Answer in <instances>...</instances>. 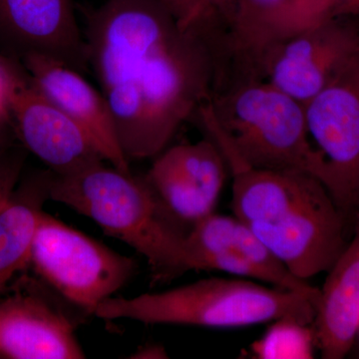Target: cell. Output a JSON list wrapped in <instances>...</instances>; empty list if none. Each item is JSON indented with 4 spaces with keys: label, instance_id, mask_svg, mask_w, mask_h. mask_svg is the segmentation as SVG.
Here are the masks:
<instances>
[{
    "label": "cell",
    "instance_id": "cb8c5ba5",
    "mask_svg": "<svg viewBox=\"0 0 359 359\" xmlns=\"http://www.w3.org/2000/svg\"><path fill=\"white\" fill-rule=\"evenodd\" d=\"M16 136L14 125L0 128V157L15 145Z\"/></svg>",
    "mask_w": 359,
    "mask_h": 359
},
{
    "label": "cell",
    "instance_id": "9a60e30c",
    "mask_svg": "<svg viewBox=\"0 0 359 359\" xmlns=\"http://www.w3.org/2000/svg\"><path fill=\"white\" fill-rule=\"evenodd\" d=\"M51 177L50 170L26 177L0 209V294L29 264L37 224L45 202L50 200Z\"/></svg>",
    "mask_w": 359,
    "mask_h": 359
},
{
    "label": "cell",
    "instance_id": "277c9868",
    "mask_svg": "<svg viewBox=\"0 0 359 359\" xmlns=\"http://www.w3.org/2000/svg\"><path fill=\"white\" fill-rule=\"evenodd\" d=\"M50 200L88 217L111 237L147 259L154 282L190 271L186 235L146 178L95 163L73 173H52Z\"/></svg>",
    "mask_w": 359,
    "mask_h": 359
},
{
    "label": "cell",
    "instance_id": "e0dca14e",
    "mask_svg": "<svg viewBox=\"0 0 359 359\" xmlns=\"http://www.w3.org/2000/svg\"><path fill=\"white\" fill-rule=\"evenodd\" d=\"M165 209L180 224L191 226L214 212L215 205L162 156L145 177Z\"/></svg>",
    "mask_w": 359,
    "mask_h": 359
},
{
    "label": "cell",
    "instance_id": "8992f818",
    "mask_svg": "<svg viewBox=\"0 0 359 359\" xmlns=\"http://www.w3.org/2000/svg\"><path fill=\"white\" fill-rule=\"evenodd\" d=\"M29 264L63 299L94 316L134 275L136 262L43 211Z\"/></svg>",
    "mask_w": 359,
    "mask_h": 359
},
{
    "label": "cell",
    "instance_id": "8fae6325",
    "mask_svg": "<svg viewBox=\"0 0 359 359\" xmlns=\"http://www.w3.org/2000/svg\"><path fill=\"white\" fill-rule=\"evenodd\" d=\"M11 114L23 147L53 174L73 173L105 161L84 130L45 97L27 73L14 92Z\"/></svg>",
    "mask_w": 359,
    "mask_h": 359
},
{
    "label": "cell",
    "instance_id": "484cf974",
    "mask_svg": "<svg viewBox=\"0 0 359 359\" xmlns=\"http://www.w3.org/2000/svg\"><path fill=\"white\" fill-rule=\"evenodd\" d=\"M210 1L212 2V6L219 11L222 18L224 20L230 13L233 0H210Z\"/></svg>",
    "mask_w": 359,
    "mask_h": 359
},
{
    "label": "cell",
    "instance_id": "d6986e66",
    "mask_svg": "<svg viewBox=\"0 0 359 359\" xmlns=\"http://www.w3.org/2000/svg\"><path fill=\"white\" fill-rule=\"evenodd\" d=\"M26 71L16 59L0 53V128L13 126L11 101L14 92L25 77Z\"/></svg>",
    "mask_w": 359,
    "mask_h": 359
},
{
    "label": "cell",
    "instance_id": "52a82bcc",
    "mask_svg": "<svg viewBox=\"0 0 359 359\" xmlns=\"http://www.w3.org/2000/svg\"><path fill=\"white\" fill-rule=\"evenodd\" d=\"M304 107L309 137L325 163L321 183L353 226L359 217V51Z\"/></svg>",
    "mask_w": 359,
    "mask_h": 359
},
{
    "label": "cell",
    "instance_id": "4fadbf2b",
    "mask_svg": "<svg viewBox=\"0 0 359 359\" xmlns=\"http://www.w3.org/2000/svg\"><path fill=\"white\" fill-rule=\"evenodd\" d=\"M353 235L327 271L313 321L316 346L325 359L346 358L359 332V217Z\"/></svg>",
    "mask_w": 359,
    "mask_h": 359
},
{
    "label": "cell",
    "instance_id": "603a6c76",
    "mask_svg": "<svg viewBox=\"0 0 359 359\" xmlns=\"http://www.w3.org/2000/svg\"><path fill=\"white\" fill-rule=\"evenodd\" d=\"M289 1V11H287V25L285 33L292 32L299 20V16L304 11L311 0H287Z\"/></svg>",
    "mask_w": 359,
    "mask_h": 359
},
{
    "label": "cell",
    "instance_id": "7402d4cb",
    "mask_svg": "<svg viewBox=\"0 0 359 359\" xmlns=\"http://www.w3.org/2000/svg\"><path fill=\"white\" fill-rule=\"evenodd\" d=\"M163 6L173 14L183 27H188L197 22L208 13H211L214 6L210 0H157Z\"/></svg>",
    "mask_w": 359,
    "mask_h": 359
},
{
    "label": "cell",
    "instance_id": "2e32d148",
    "mask_svg": "<svg viewBox=\"0 0 359 359\" xmlns=\"http://www.w3.org/2000/svg\"><path fill=\"white\" fill-rule=\"evenodd\" d=\"M163 158L216 207L228 173V165L218 146L208 138L182 144L163 153Z\"/></svg>",
    "mask_w": 359,
    "mask_h": 359
},
{
    "label": "cell",
    "instance_id": "7a4b0ae2",
    "mask_svg": "<svg viewBox=\"0 0 359 359\" xmlns=\"http://www.w3.org/2000/svg\"><path fill=\"white\" fill-rule=\"evenodd\" d=\"M233 214L302 280L330 271L348 226L320 180L299 171L230 167Z\"/></svg>",
    "mask_w": 359,
    "mask_h": 359
},
{
    "label": "cell",
    "instance_id": "ac0fdd59",
    "mask_svg": "<svg viewBox=\"0 0 359 359\" xmlns=\"http://www.w3.org/2000/svg\"><path fill=\"white\" fill-rule=\"evenodd\" d=\"M266 334L255 342L252 351L264 359L313 358L316 346L313 328L290 318L273 321Z\"/></svg>",
    "mask_w": 359,
    "mask_h": 359
},
{
    "label": "cell",
    "instance_id": "d4e9b609",
    "mask_svg": "<svg viewBox=\"0 0 359 359\" xmlns=\"http://www.w3.org/2000/svg\"><path fill=\"white\" fill-rule=\"evenodd\" d=\"M136 358H168L166 351L163 347L152 346L146 347L143 351L136 353Z\"/></svg>",
    "mask_w": 359,
    "mask_h": 359
},
{
    "label": "cell",
    "instance_id": "3957f363",
    "mask_svg": "<svg viewBox=\"0 0 359 359\" xmlns=\"http://www.w3.org/2000/svg\"><path fill=\"white\" fill-rule=\"evenodd\" d=\"M193 118L224 160L257 169L304 172L321 182L325 163L309 137L306 107L266 80L221 85Z\"/></svg>",
    "mask_w": 359,
    "mask_h": 359
},
{
    "label": "cell",
    "instance_id": "30bf717a",
    "mask_svg": "<svg viewBox=\"0 0 359 359\" xmlns=\"http://www.w3.org/2000/svg\"><path fill=\"white\" fill-rule=\"evenodd\" d=\"M0 47L16 60L42 54L80 73L89 68L72 0H0Z\"/></svg>",
    "mask_w": 359,
    "mask_h": 359
},
{
    "label": "cell",
    "instance_id": "6da1fadb",
    "mask_svg": "<svg viewBox=\"0 0 359 359\" xmlns=\"http://www.w3.org/2000/svg\"><path fill=\"white\" fill-rule=\"evenodd\" d=\"M84 39L129 162L159 155L211 98L221 46L215 9L183 27L157 0H106L88 14Z\"/></svg>",
    "mask_w": 359,
    "mask_h": 359
},
{
    "label": "cell",
    "instance_id": "5b68a950",
    "mask_svg": "<svg viewBox=\"0 0 359 359\" xmlns=\"http://www.w3.org/2000/svg\"><path fill=\"white\" fill-rule=\"evenodd\" d=\"M318 302L256 280L211 278L152 294L105 299L94 316L145 325L212 328L250 327L290 318L313 325Z\"/></svg>",
    "mask_w": 359,
    "mask_h": 359
},
{
    "label": "cell",
    "instance_id": "4316f807",
    "mask_svg": "<svg viewBox=\"0 0 359 359\" xmlns=\"http://www.w3.org/2000/svg\"><path fill=\"white\" fill-rule=\"evenodd\" d=\"M358 335H359V332H358Z\"/></svg>",
    "mask_w": 359,
    "mask_h": 359
},
{
    "label": "cell",
    "instance_id": "7c38bea8",
    "mask_svg": "<svg viewBox=\"0 0 359 359\" xmlns=\"http://www.w3.org/2000/svg\"><path fill=\"white\" fill-rule=\"evenodd\" d=\"M20 62L32 83L84 130L104 160L123 172H131L108 104L82 73L42 54H28Z\"/></svg>",
    "mask_w": 359,
    "mask_h": 359
},
{
    "label": "cell",
    "instance_id": "5bb4252c",
    "mask_svg": "<svg viewBox=\"0 0 359 359\" xmlns=\"http://www.w3.org/2000/svg\"><path fill=\"white\" fill-rule=\"evenodd\" d=\"M287 0H233L224 20V75L259 76L266 48L285 33Z\"/></svg>",
    "mask_w": 359,
    "mask_h": 359
},
{
    "label": "cell",
    "instance_id": "9c48e42d",
    "mask_svg": "<svg viewBox=\"0 0 359 359\" xmlns=\"http://www.w3.org/2000/svg\"><path fill=\"white\" fill-rule=\"evenodd\" d=\"M0 358L81 359L74 323L32 280L0 302Z\"/></svg>",
    "mask_w": 359,
    "mask_h": 359
},
{
    "label": "cell",
    "instance_id": "ba28073f",
    "mask_svg": "<svg viewBox=\"0 0 359 359\" xmlns=\"http://www.w3.org/2000/svg\"><path fill=\"white\" fill-rule=\"evenodd\" d=\"M359 51V18L337 16L285 33L259 63V76L306 105Z\"/></svg>",
    "mask_w": 359,
    "mask_h": 359
},
{
    "label": "cell",
    "instance_id": "44dd1931",
    "mask_svg": "<svg viewBox=\"0 0 359 359\" xmlns=\"http://www.w3.org/2000/svg\"><path fill=\"white\" fill-rule=\"evenodd\" d=\"M25 159L26 149L16 145L0 157V209L18 185Z\"/></svg>",
    "mask_w": 359,
    "mask_h": 359
},
{
    "label": "cell",
    "instance_id": "ffe728a7",
    "mask_svg": "<svg viewBox=\"0 0 359 359\" xmlns=\"http://www.w3.org/2000/svg\"><path fill=\"white\" fill-rule=\"evenodd\" d=\"M337 16L359 18V0H311L299 16L294 30Z\"/></svg>",
    "mask_w": 359,
    "mask_h": 359
}]
</instances>
